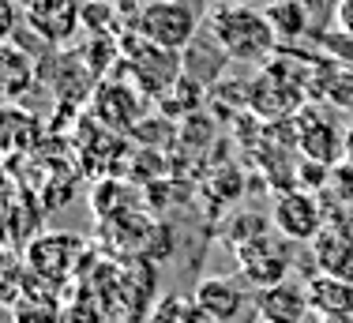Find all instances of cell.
I'll list each match as a JSON object with an SVG mask.
<instances>
[{"label": "cell", "mask_w": 353, "mask_h": 323, "mask_svg": "<svg viewBox=\"0 0 353 323\" xmlns=\"http://www.w3.org/2000/svg\"><path fill=\"white\" fill-rule=\"evenodd\" d=\"M323 323H353V312H346V316H334V320H323Z\"/></svg>", "instance_id": "cell-27"}, {"label": "cell", "mask_w": 353, "mask_h": 323, "mask_svg": "<svg viewBox=\"0 0 353 323\" xmlns=\"http://www.w3.org/2000/svg\"><path fill=\"white\" fill-rule=\"evenodd\" d=\"M211 38L218 41L230 61L245 64H263L279 49V34H274L271 19L248 4H222L211 15Z\"/></svg>", "instance_id": "cell-1"}, {"label": "cell", "mask_w": 353, "mask_h": 323, "mask_svg": "<svg viewBox=\"0 0 353 323\" xmlns=\"http://www.w3.org/2000/svg\"><path fill=\"white\" fill-rule=\"evenodd\" d=\"M331 188L339 192V199L353 207V166L350 162H339V166L331 169Z\"/></svg>", "instance_id": "cell-24"}, {"label": "cell", "mask_w": 353, "mask_h": 323, "mask_svg": "<svg viewBox=\"0 0 353 323\" xmlns=\"http://www.w3.org/2000/svg\"><path fill=\"white\" fill-rule=\"evenodd\" d=\"M256 312L263 316V323H305L312 316L305 286H293V282H279L271 290H259Z\"/></svg>", "instance_id": "cell-12"}, {"label": "cell", "mask_w": 353, "mask_h": 323, "mask_svg": "<svg viewBox=\"0 0 353 323\" xmlns=\"http://www.w3.org/2000/svg\"><path fill=\"white\" fill-rule=\"evenodd\" d=\"M245 98L252 101V109H256L259 117H267V121H274V117H293L301 106V90L293 87V79H282V72H274V68H267V72L252 83L245 90Z\"/></svg>", "instance_id": "cell-10"}, {"label": "cell", "mask_w": 353, "mask_h": 323, "mask_svg": "<svg viewBox=\"0 0 353 323\" xmlns=\"http://www.w3.org/2000/svg\"><path fill=\"white\" fill-rule=\"evenodd\" d=\"M8 316H12V323H64L61 286L27 271V286H23L19 301L8 309Z\"/></svg>", "instance_id": "cell-8"}, {"label": "cell", "mask_w": 353, "mask_h": 323, "mask_svg": "<svg viewBox=\"0 0 353 323\" xmlns=\"http://www.w3.org/2000/svg\"><path fill=\"white\" fill-rule=\"evenodd\" d=\"M34 87V61L19 46H0V101L12 106Z\"/></svg>", "instance_id": "cell-15"}, {"label": "cell", "mask_w": 353, "mask_h": 323, "mask_svg": "<svg viewBox=\"0 0 353 323\" xmlns=\"http://www.w3.org/2000/svg\"><path fill=\"white\" fill-rule=\"evenodd\" d=\"M263 15L271 19L274 34H279L282 41H297L308 34V19H312V12H308L305 0H279V4L263 8Z\"/></svg>", "instance_id": "cell-17"}, {"label": "cell", "mask_w": 353, "mask_h": 323, "mask_svg": "<svg viewBox=\"0 0 353 323\" xmlns=\"http://www.w3.org/2000/svg\"><path fill=\"white\" fill-rule=\"evenodd\" d=\"M312 256L323 275H339L346 282H353V233L350 229L323 226V233L312 241Z\"/></svg>", "instance_id": "cell-14"}, {"label": "cell", "mask_w": 353, "mask_h": 323, "mask_svg": "<svg viewBox=\"0 0 353 323\" xmlns=\"http://www.w3.org/2000/svg\"><path fill=\"white\" fill-rule=\"evenodd\" d=\"M136 34L170 49V53H181L196 38V12L188 4H181V0H150L136 23Z\"/></svg>", "instance_id": "cell-5"}, {"label": "cell", "mask_w": 353, "mask_h": 323, "mask_svg": "<svg viewBox=\"0 0 353 323\" xmlns=\"http://www.w3.org/2000/svg\"><path fill=\"white\" fill-rule=\"evenodd\" d=\"M79 19H83V12L75 0H34V8H30L34 30H41L49 41H64Z\"/></svg>", "instance_id": "cell-16"}, {"label": "cell", "mask_w": 353, "mask_h": 323, "mask_svg": "<svg viewBox=\"0 0 353 323\" xmlns=\"http://www.w3.org/2000/svg\"><path fill=\"white\" fill-rule=\"evenodd\" d=\"M271 226L274 222L267 215H259V211H241V215H233L230 222H225V241H230L233 248H245V244L259 241V237L274 233Z\"/></svg>", "instance_id": "cell-20"}, {"label": "cell", "mask_w": 353, "mask_h": 323, "mask_svg": "<svg viewBox=\"0 0 353 323\" xmlns=\"http://www.w3.org/2000/svg\"><path fill=\"white\" fill-rule=\"evenodd\" d=\"M121 46H124L121 57H124V64H128V72H132V83H136L147 98L158 101L176 79H181V75H176V53L154 46V41H147L143 34H136L132 41L124 38Z\"/></svg>", "instance_id": "cell-3"}, {"label": "cell", "mask_w": 353, "mask_h": 323, "mask_svg": "<svg viewBox=\"0 0 353 323\" xmlns=\"http://www.w3.org/2000/svg\"><path fill=\"white\" fill-rule=\"evenodd\" d=\"M158 109H162L165 117L196 113V109H199V79H192V75H181V79H176L162 98H158Z\"/></svg>", "instance_id": "cell-21"}, {"label": "cell", "mask_w": 353, "mask_h": 323, "mask_svg": "<svg viewBox=\"0 0 353 323\" xmlns=\"http://www.w3.org/2000/svg\"><path fill=\"white\" fill-rule=\"evenodd\" d=\"M192 297H196V304H199V312H203V320L207 323H233L245 312V304H248V297L245 290H241L237 282H230V278H203V282L192 290Z\"/></svg>", "instance_id": "cell-11"}, {"label": "cell", "mask_w": 353, "mask_h": 323, "mask_svg": "<svg viewBox=\"0 0 353 323\" xmlns=\"http://www.w3.org/2000/svg\"><path fill=\"white\" fill-rule=\"evenodd\" d=\"M334 19H339V30L353 38V0H339V8H334Z\"/></svg>", "instance_id": "cell-25"}, {"label": "cell", "mask_w": 353, "mask_h": 323, "mask_svg": "<svg viewBox=\"0 0 353 323\" xmlns=\"http://www.w3.org/2000/svg\"><path fill=\"white\" fill-rule=\"evenodd\" d=\"M305 293H308V312L319 320H334V316L353 312V282H346L339 275H323L319 271L312 282L305 286Z\"/></svg>", "instance_id": "cell-13"}, {"label": "cell", "mask_w": 353, "mask_h": 323, "mask_svg": "<svg viewBox=\"0 0 353 323\" xmlns=\"http://www.w3.org/2000/svg\"><path fill=\"white\" fill-rule=\"evenodd\" d=\"M94 117L109 132H136L147 117V95L132 79H109L94 90Z\"/></svg>", "instance_id": "cell-7"}, {"label": "cell", "mask_w": 353, "mask_h": 323, "mask_svg": "<svg viewBox=\"0 0 353 323\" xmlns=\"http://www.w3.org/2000/svg\"><path fill=\"white\" fill-rule=\"evenodd\" d=\"M27 286V256L12 244H0V309H12Z\"/></svg>", "instance_id": "cell-18"}, {"label": "cell", "mask_w": 353, "mask_h": 323, "mask_svg": "<svg viewBox=\"0 0 353 323\" xmlns=\"http://www.w3.org/2000/svg\"><path fill=\"white\" fill-rule=\"evenodd\" d=\"M147 323H207L203 312H199L196 297L188 293H165L154 301V309H150Z\"/></svg>", "instance_id": "cell-19"}, {"label": "cell", "mask_w": 353, "mask_h": 323, "mask_svg": "<svg viewBox=\"0 0 353 323\" xmlns=\"http://www.w3.org/2000/svg\"><path fill=\"white\" fill-rule=\"evenodd\" d=\"M23 132H34L38 124L30 121L23 109H15V106H0V150H19V147H30V139L27 135H19Z\"/></svg>", "instance_id": "cell-22"}, {"label": "cell", "mask_w": 353, "mask_h": 323, "mask_svg": "<svg viewBox=\"0 0 353 323\" xmlns=\"http://www.w3.org/2000/svg\"><path fill=\"white\" fill-rule=\"evenodd\" d=\"M297 147L308 162H323V166L334 169L342 162V132L323 113L308 109V113L297 117Z\"/></svg>", "instance_id": "cell-9"}, {"label": "cell", "mask_w": 353, "mask_h": 323, "mask_svg": "<svg viewBox=\"0 0 353 323\" xmlns=\"http://www.w3.org/2000/svg\"><path fill=\"white\" fill-rule=\"evenodd\" d=\"M233 256L241 263V275L248 278L252 286H259V290H271V286H279L290 278V267H293V241H285V237L274 229V233L259 237V241L245 244V248H233Z\"/></svg>", "instance_id": "cell-4"}, {"label": "cell", "mask_w": 353, "mask_h": 323, "mask_svg": "<svg viewBox=\"0 0 353 323\" xmlns=\"http://www.w3.org/2000/svg\"><path fill=\"white\" fill-rule=\"evenodd\" d=\"M342 162H350V166H353V124L342 132Z\"/></svg>", "instance_id": "cell-26"}, {"label": "cell", "mask_w": 353, "mask_h": 323, "mask_svg": "<svg viewBox=\"0 0 353 323\" xmlns=\"http://www.w3.org/2000/svg\"><path fill=\"white\" fill-rule=\"evenodd\" d=\"M271 222H274V229H279L285 241H316V237L323 233V226H327L319 192H308V188L279 192Z\"/></svg>", "instance_id": "cell-6"}, {"label": "cell", "mask_w": 353, "mask_h": 323, "mask_svg": "<svg viewBox=\"0 0 353 323\" xmlns=\"http://www.w3.org/2000/svg\"><path fill=\"white\" fill-rule=\"evenodd\" d=\"M323 95L334 101L339 109H350L353 113V72H339L331 83L323 87Z\"/></svg>", "instance_id": "cell-23"}, {"label": "cell", "mask_w": 353, "mask_h": 323, "mask_svg": "<svg viewBox=\"0 0 353 323\" xmlns=\"http://www.w3.org/2000/svg\"><path fill=\"white\" fill-rule=\"evenodd\" d=\"M27 256V271L46 282L64 286L79 271V263L87 260V241L75 233H38L34 241L23 248Z\"/></svg>", "instance_id": "cell-2"}]
</instances>
